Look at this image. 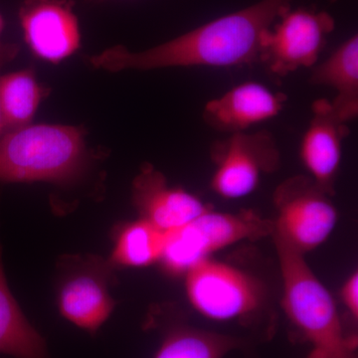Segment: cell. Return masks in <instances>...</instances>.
Wrapping results in <instances>:
<instances>
[{
    "instance_id": "1",
    "label": "cell",
    "mask_w": 358,
    "mask_h": 358,
    "mask_svg": "<svg viewBox=\"0 0 358 358\" xmlns=\"http://www.w3.org/2000/svg\"><path fill=\"white\" fill-rule=\"evenodd\" d=\"M291 1L260 0L147 50L134 52L117 45L87 61L108 72L251 64L258 61L263 35L288 10Z\"/></svg>"
},
{
    "instance_id": "2",
    "label": "cell",
    "mask_w": 358,
    "mask_h": 358,
    "mask_svg": "<svg viewBox=\"0 0 358 358\" xmlns=\"http://www.w3.org/2000/svg\"><path fill=\"white\" fill-rule=\"evenodd\" d=\"M86 129L29 124L0 138V182L70 186L88 173L101 150L89 147Z\"/></svg>"
},
{
    "instance_id": "3",
    "label": "cell",
    "mask_w": 358,
    "mask_h": 358,
    "mask_svg": "<svg viewBox=\"0 0 358 358\" xmlns=\"http://www.w3.org/2000/svg\"><path fill=\"white\" fill-rule=\"evenodd\" d=\"M281 268L282 306L292 324L329 358H355L357 343L346 338L333 296L301 252L273 234Z\"/></svg>"
},
{
    "instance_id": "4",
    "label": "cell",
    "mask_w": 358,
    "mask_h": 358,
    "mask_svg": "<svg viewBox=\"0 0 358 358\" xmlns=\"http://www.w3.org/2000/svg\"><path fill=\"white\" fill-rule=\"evenodd\" d=\"M273 223L253 211L238 213L211 209L178 229L164 233L159 262L171 274H185L209 255L244 240H257L273 233Z\"/></svg>"
},
{
    "instance_id": "5",
    "label": "cell",
    "mask_w": 358,
    "mask_h": 358,
    "mask_svg": "<svg viewBox=\"0 0 358 358\" xmlns=\"http://www.w3.org/2000/svg\"><path fill=\"white\" fill-rule=\"evenodd\" d=\"M274 202L278 215L272 234L301 254L324 243L338 223L331 195L310 176L285 180L275 189Z\"/></svg>"
},
{
    "instance_id": "6",
    "label": "cell",
    "mask_w": 358,
    "mask_h": 358,
    "mask_svg": "<svg viewBox=\"0 0 358 358\" xmlns=\"http://www.w3.org/2000/svg\"><path fill=\"white\" fill-rule=\"evenodd\" d=\"M185 289L194 310L215 322L242 320L261 308L260 282L243 271L217 261H202L185 273Z\"/></svg>"
},
{
    "instance_id": "7",
    "label": "cell",
    "mask_w": 358,
    "mask_h": 358,
    "mask_svg": "<svg viewBox=\"0 0 358 358\" xmlns=\"http://www.w3.org/2000/svg\"><path fill=\"white\" fill-rule=\"evenodd\" d=\"M211 157L215 164L211 188L224 199L248 196L281 162L274 136L267 131L229 134L213 143Z\"/></svg>"
},
{
    "instance_id": "8",
    "label": "cell",
    "mask_w": 358,
    "mask_h": 358,
    "mask_svg": "<svg viewBox=\"0 0 358 358\" xmlns=\"http://www.w3.org/2000/svg\"><path fill=\"white\" fill-rule=\"evenodd\" d=\"M261 40L258 61L278 76L317 64L334 20L324 11L296 9L285 11Z\"/></svg>"
},
{
    "instance_id": "9",
    "label": "cell",
    "mask_w": 358,
    "mask_h": 358,
    "mask_svg": "<svg viewBox=\"0 0 358 358\" xmlns=\"http://www.w3.org/2000/svg\"><path fill=\"white\" fill-rule=\"evenodd\" d=\"M18 17L26 44L42 60L58 64L81 47L72 0H22Z\"/></svg>"
},
{
    "instance_id": "10",
    "label": "cell",
    "mask_w": 358,
    "mask_h": 358,
    "mask_svg": "<svg viewBox=\"0 0 358 358\" xmlns=\"http://www.w3.org/2000/svg\"><path fill=\"white\" fill-rule=\"evenodd\" d=\"M131 199L141 218L164 233L182 227L210 209L192 193L169 186L166 176L150 164L141 167L134 178Z\"/></svg>"
},
{
    "instance_id": "11",
    "label": "cell",
    "mask_w": 358,
    "mask_h": 358,
    "mask_svg": "<svg viewBox=\"0 0 358 358\" xmlns=\"http://www.w3.org/2000/svg\"><path fill=\"white\" fill-rule=\"evenodd\" d=\"M286 101L285 94L257 82H246L207 102L202 117L216 131L241 133L274 119L284 109Z\"/></svg>"
},
{
    "instance_id": "12",
    "label": "cell",
    "mask_w": 358,
    "mask_h": 358,
    "mask_svg": "<svg viewBox=\"0 0 358 358\" xmlns=\"http://www.w3.org/2000/svg\"><path fill=\"white\" fill-rule=\"evenodd\" d=\"M312 110V119L301 136L300 157L310 178L331 195L341 167L343 141L350 129L326 99L313 102Z\"/></svg>"
},
{
    "instance_id": "13",
    "label": "cell",
    "mask_w": 358,
    "mask_h": 358,
    "mask_svg": "<svg viewBox=\"0 0 358 358\" xmlns=\"http://www.w3.org/2000/svg\"><path fill=\"white\" fill-rule=\"evenodd\" d=\"M108 278L107 266L96 263L69 275L59 289L61 315L80 329L96 333L115 308Z\"/></svg>"
},
{
    "instance_id": "14",
    "label": "cell",
    "mask_w": 358,
    "mask_h": 358,
    "mask_svg": "<svg viewBox=\"0 0 358 358\" xmlns=\"http://www.w3.org/2000/svg\"><path fill=\"white\" fill-rule=\"evenodd\" d=\"M310 83L336 92L329 101L341 121L348 124L358 115V37L353 35L339 45L324 62L313 66Z\"/></svg>"
},
{
    "instance_id": "15",
    "label": "cell",
    "mask_w": 358,
    "mask_h": 358,
    "mask_svg": "<svg viewBox=\"0 0 358 358\" xmlns=\"http://www.w3.org/2000/svg\"><path fill=\"white\" fill-rule=\"evenodd\" d=\"M0 353L15 358H48L46 343L31 326L7 285L0 242Z\"/></svg>"
},
{
    "instance_id": "16",
    "label": "cell",
    "mask_w": 358,
    "mask_h": 358,
    "mask_svg": "<svg viewBox=\"0 0 358 358\" xmlns=\"http://www.w3.org/2000/svg\"><path fill=\"white\" fill-rule=\"evenodd\" d=\"M51 89L40 83L33 69H23L0 76V106L6 133L32 124L40 103Z\"/></svg>"
},
{
    "instance_id": "17",
    "label": "cell",
    "mask_w": 358,
    "mask_h": 358,
    "mask_svg": "<svg viewBox=\"0 0 358 358\" xmlns=\"http://www.w3.org/2000/svg\"><path fill=\"white\" fill-rule=\"evenodd\" d=\"M242 345L228 334L178 327L166 334L155 358H223Z\"/></svg>"
},
{
    "instance_id": "18",
    "label": "cell",
    "mask_w": 358,
    "mask_h": 358,
    "mask_svg": "<svg viewBox=\"0 0 358 358\" xmlns=\"http://www.w3.org/2000/svg\"><path fill=\"white\" fill-rule=\"evenodd\" d=\"M164 242V233L145 219L127 224L115 238L110 264L140 268L159 262Z\"/></svg>"
},
{
    "instance_id": "19",
    "label": "cell",
    "mask_w": 358,
    "mask_h": 358,
    "mask_svg": "<svg viewBox=\"0 0 358 358\" xmlns=\"http://www.w3.org/2000/svg\"><path fill=\"white\" fill-rule=\"evenodd\" d=\"M341 298L345 307L350 310V315L353 319L357 320L358 317V275L357 272L353 273L348 279L346 280L345 285L341 289Z\"/></svg>"
},
{
    "instance_id": "20",
    "label": "cell",
    "mask_w": 358,
    "mask_h": 358,
    "mask_svg": "<svg viewBox=\"0 0 358 358\" xmlns=\"http://www.w3.org/2000/svg\"><path fill=\"white\" fill-rule=\"evenodd\" d=\"M20 53V46L16 43H4L0 42V76L2 69L9 63L13 62ZM6 133L3 117H2L1 106H0V138Z\"/></svg>"
},
{
    "instance_id": "21",
    "label": "cell",
    "mask_w": 358,
    "mask_h": 358,
    "mask_svg": "<svg viewBox=\"0 0 358 358\" xmlns=\"http://www.w3.org/2000/svg\"><path fill=\"white\" fill-rule=\"evenodd\" d=\"M308 358H329L326 355H322V352H317V350H312L310 355H308Z\"/></svg>"
},
{
    "instance_id": "22",
    "label": "cell",
    "mask_w": 358,
    "mask_h": 358,
    "mask_svg": "<svg viewBox=\"0 0 358 358\" xmlns=\"http://www.w3.org/2000/svg\"><path fill=\"white\" fill-rule=\"evenodd\" d=\"M4 29V20L2 17L1 13H0V36H1L2 32H3ZM1 42V41H0Z\"/></svg>"
}]
</instances>
